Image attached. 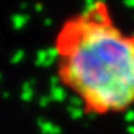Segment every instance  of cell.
<instances>
[{
    "label": "cell",
    "instance_id": "cell-1",
    "mask_svg": "<svg viewBox=\"0 0 134 134\" xmlns=\"http://www.w3.org/2000/svg\"><path fill=\"white\" fill-rule=\"evenodd\" d=\"M60 86L94 118L134 108V29L118 22L105 0H93L59 25L52 42Z\"/></svg>",
    "mask_w": 134,
    "mask_h": 134
}]
</instances>
